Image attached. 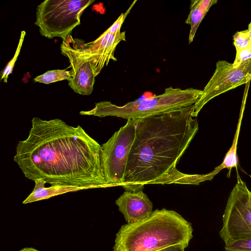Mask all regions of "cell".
I'll return each mask as SVG.
<instances>
[{
    "instance_id": "cell-16",
    "label": "cell",
    "mask_w": 251,
    "mask_h": 251,
    "mask_svg": "<svg viewBox=\"0 0 251 251\" xmlns=\"http://www.w3.org/2000/svg\"><path fill=\"white\" fill-rule=\"evenodd\" d=\"M25 35H26L25 31L24 30H22L21 33V35H20V39L19 40L18 45L17 46L15 54H14L13 58L7 64V65H6L5 68L4 69V70L3 71V73L2 74V75H1L0 80H3V82L7 83L9 75H10L12 73V71H13L15 63V62L18 58V57L20 53V51H21Z\"/></svg>"
},
{
    "instance_id": "cell-20",
    "label": "cell",
    "mask_w": 251,
    "mask_h": 251,
    "mask_svg": "<svg viewBox=\"0 0 251 251\" xmlns=\"http://www.w3.org/2000/svg\"><path fill=\"white\" fill-rule=\"evenodd\" d=\"M185 248L181 245H175L168 247L159 251H184Z\"/></svg>"
},
{
    "instance_id": "cell-9",
    "label": "cell",
    "mask_w": 251,
    "mask_h": 251,
    "mask_svg": "<svg viewBox=\"0 0 251 251\" xmlns=\"http://www.w3.org/2000/svg\"><path fill=\"white\" fill-rule=\"evenodd\" d=\"M69 38L76 52L92 62L97 76L110 60H117L114 52L120 42L126 41V32L111 33L107 29L95 41L82 44V47H77L71 35Z\"/></svg>"
},
{
    "instance_id": "cell-7",
    "label": "cell",
    "mask_w": 251,
    "mask_h": 251,
    "mask_svg": "<svg viewBox=\"0 0 251 251\" xmlns=\"http://www.w3.org/2000/svg\"><path fill=\"white\" fill-rule=\"evenodd\" d=\"M135 137V121L130 119L101 145L103 172L109 187L123 186L128 157Z\"/></svg>"
},
{
    "instance_id": "cell-17",
    "label": "cell",
    "mask_w": 251,
    "mask_h": 251,
    "mask_svg": "<svg viewBox=\"0 0 251 251\" xmlns=\"http://www.w3.org/2000/svg\"><path fill=\"white\" fill-rule=\"evenodd\" d=\"M233 44L236 51L247 48L251 45V36L248 30L236 32L233 35Z\"/></svg>"
},
{
    "instance_id": "cell-2",
    "label": "cell",
    "mask_w": 251,
    "mask_h": 251,
    "mask_svg": "<svg viewBox=\"0 0 251 251\" xmlns=\"http://www.w3.org/2000/svg\"><path fill=\"white\" fill-rule=\"evenodd\" d=\"M193 106L134 120L135 137L122 186L125 191L143 190L151 184L199 185L218 174L214 170L190 175L176 168L199 130L198 120L192 116Z\"/></svg>"
},
{
    "instance_id": "cell-14",
    "label": "cell",
    "mask_w": 251,
    "mask_h": 251,
    "mask_svg": "<svg viewBox=\"0 0 251 251\" xmlns=\"http://www.w3.org/2000/svg\"><path fill=\"white\" fill-rule=\"evenodd\" d=\"M243 111H241L240 117L238 120L236 130L234 135L232 145L226 153L223 161L218 166L215 168V169L219 173L223 169H227L228 173H227V176L229 177L230 173L233 168H236L237 173L238 170L237 168V145L238 139V137L240 133L241 128L242 119L243 117Z\"/></svg>"
},
{
    "instance_id": "cell-5",
    "label": "cell",
    "mask_w": 251,
    "mask_h": 251,
    "mask_svg": "<svg viewBox=\"0 0 251 251\" xmlns=\"http://www.w3.org/2000/svg\"><path fill=\"white\" fill-rule=\"evenodd\" d=\"M91 0H45L37 7L35 25L40 34L49 39L60 37L63 41L80 24L85 9Z\"/></svg>"
},
{
    "instance_id": "cell-3",
    "label": "cell",
    "mask_w": 251,
    "mask_h": 251,
    "mask_svg": "<svg viewBox=\"0 0 251 251\" xmlns=\"http://www.w3.org/2000/svg\"><path fill=\"white\" fill-rule=\"evenodd\" d=\"M191 224L174 210L152 211L139 222L123 225L116 234L114 251H159L181 245L188 247L193 238Z\"/></svg>"
},
{
    "instance_id": "cell-18",
    "label": "cell",
    "mask_w": 251,
    "mask_h": 251,
    "mask_svg": "<svg viewBox=\"0 0 251 251\" xmlns=\"http://www.w3.org/2000/svg\"><path fill=\"white\" fill-rule=\"evenodd\" d=\"M226 251H251V237L232 241L225 244Z\"/></svg>"
},
{
    "instance_id": "cell-15",
    "label": "cell",
    "mask_w": 251,
    "mask_h": 251,
    "mask_svg": "<svg viewBox=\"0 0 251 251\" xmlns=\"http://www.w3.org/2000/svg\"><path fill=\"white\" fill-rule=\"evenodd\" d=\"M72 77L71 71L57 69L48 71L35 77L34 80L35 82L50 84L63 80L69 81Z\"/></svg>"
},
{
    "instance_id": "cell-10",
    "label": "cell",
    "mask_w": 251,
    "mask_h": 251,
    "mask_svg": "<svg viewBox=\"0 0 251 251\" xmlns=\"http://www.w3.org/2000/svg\"><path fill=\"white\" fill-rule=\"evenodd\" d=\"M60 50L68 58L71 67L72 77L68 81V85L78 94H91L96 76L92 62L76 52L69 37L63 41Z\"/></svg>"
},
{
    "instance_id": "cell-6",
    "label": "cell",
    "mask_w": 251,
    "mask_h": 251,
    "mask_svg": "<svg viewBox=\"0 0 251 251\" xmlns=\"http://www.w3.org/2000/svg\"><path fill=\"white\" fill-rule=\"evenodd\" d=\"M237 174L222 217L219 234L225 244L251 237V192Z\"/></svg>"
},
{
    "instance_id": "cell-1",
    "label": "cell",
    "mask_w": 251,
    "mask_h": 251,
    "mask_svg": "<svg viewBox=\"0 0 251 251\" xmlns=\"http://www.w3.org/2000/svg\"><path fill=\"white\" fill-rule=\"evenodd\" d=\"M31 124L28 137L17 144L13 159L25 177L87 189L109 187L101 146L81 126L38 117Z\"/></svg>"
},
{
    "instance_id": "cell-19",
    "label": "cell",
    "mask_w": 251,
    "mask_h": 251,
    "mask_svg": "<svg viewBox=\"0 0 251 251\" xmlns=\"http://www.w3.org/2000/svg\"><path fill=\"white\" fill-rule=\"evenodd\" d=\"M251 59V45L236 51L235 58L232 63L234 68L238 67L243 62Z\"/></svg>"
},
{
    "instance_id": "cell-13",
    "label": "cell",
    "mask_w": 251,
    "mask_h": 251,
    "mask_svg": "<svg viewBox=\"0 0 251 251\" xmlns=\"http://www.w3.org/2000/svg\"><path fill=\"white\" fill-rule=\"evenodd\" d=\"M217 0H192L191 1L190 12L185 23L190 25L189 34V44L191 43L196 31L209 10L210 8L217 2Z\"/></svg>"
},
{
    "instance_id": "cell-12",
    "label": "cell",
    "mask_w": 251,
    "mask_h": 251,
    "mask_svg": "<svg viewBox=\"0 0 251 251\" xmlns=\"http://www.w3.org/2000/svg\"><path fill=\"white\" fill-rule=\"evenodd\" d=\"M34 182L35 186L32 192L23 201V204L49 199L69 192L87 189L84 187L60 184L51 185L49 187H46L45 185L47 182L42 179H36Z\"/></svg>"
},
{
    "instance_id": "cell-8",
    "label": "cell",
    "mask_w": 251,
    "mask_h": 251,
    "mask_svg": "<svg viewBox=\"0 0 251 251\" xmlns=\"http://www.w3.org/2000/svg\"><path fill=\"white\" fill-rule=\"evenodd\" d=\"M251 78V59L234 68L232 63L218 61L212 77L193 105L192 116L197 117L203 106L215 97L248 82Z\"/></svg>"
},
{
    "instance_id": "cell-11",
    "label": "cell",
    "mask_w": 251,
    "mask_h": 251,
    "mask_svg": "<svg viewBox=\"0 0 251 251\" xmlns=\"http://www.w3.org/2000/svg\"><path fill=\"white\" fill-rule=\"evenodd\" d=\"M127 223L141 221L152 212V203L143 190L125 191L115 201Z\"/></svg>"
},
{
    "instance_id": "cell-22",
    "label": "cell",
    "mask_w": 251,
    "mask_h": 251,
    "mask_svg": "<svg viewBox=\"0 0 251 251\" xmlns=\"http://www.w3.org/2000/svg\"><path fill=\"white\" fill-rule=\"evenodd\" d=\"M247 30L250 35L251 36V21L248 25V28Z\"/></svg>"
},
{
    "instance_id": "cell-21",
    "label": "cell",
    "mask_w": 251,
    "mask_h": 251,
    "mask_svg": "<svg viewBox=\"0 0 251 251\" xmlns=\"http://www.w3.org/2000/svg\"><path fill=\"white\" fill-rule=\"evenodd\" d=\"M19 251H39L33 248H25Z\"/></svg>"
},
{
    "instance_id": "cell-4",
    "label": "cell",
    "mask_w": 251,
    "mask_h": 251,
    "mask_svg": "<svg viewBox=\"0 0 251 251\" xmlns=\"http://www.w3.org/2000/svg\"><path fill=\"white\" fill-rule=\"evenodd\" d=\"M201 93L202 90L193 88L181 89L170 86L160 95L130 101L122 106L117 105L109 101H100L96 103L92 109L81 111L79 114L101 118L115 116L135 120L194 105Z\"/></svg>"
}]
</instances>
